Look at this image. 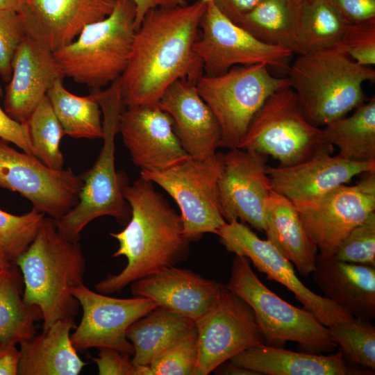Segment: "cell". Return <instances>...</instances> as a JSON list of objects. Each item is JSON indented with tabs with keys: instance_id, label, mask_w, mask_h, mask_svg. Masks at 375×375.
Listing matches in <instances>:
<instances>
[{
	"instance_id": "30",
	"label": "cell",
	"mask_w": 375,
	"mask_h": 375,
	"mask_svg": "<svg viewBox=\"0 0 375 375\" xmlns=\"http://www.w3.org/2000/svg\"><path fill=\"white\" fill-rule=\"evenodd\" d=\"M322 140L339 148V155L356 162L375 160V97L363 102L349 117L321 128Z\"/></svg>"
},
{
	"instance_id": "7",
	"label": "cell",
	"mask_w": 375,
	"mask_h": 375,
	"mask_svg": "<svg viewBox=\"0 0 375 375\" xmlns=\"http://www.w3.org/2000/svg\"><path fill=\"white\" fill-rule=\"evenodd\" d=\"M226 288L252 309L265 344L282 347L297 342L308 353L322 354L338 344L328 327L310 311L295 307L266 287L250 266V260L235 255Z\"/></svg>"
},
{
	"instance_id": "12",
	"label": "cell",
	"mask_w": 375,
	"mask_h": 375,
	"mask_svg": "<svg viewBox=\"0 0 375 375\" xmlns=\"http://www.w3.org/2000/svg\"><path fill=\"white\" fill-rule=\"evenodd\" d=\"M83 186L70 168L54 169L0 138V188L28 199L33 208L59 220L78 203Z\"/></svg>"
},
{
	"instance_id": "21",
	"label": "cell",
	"mask_w": 375,
	"mask_h": 375,
	"mask_svg": "<svg viewBox=\"0 0 375 375\" xmlns=\"http://www.w3.org/2000/svg\"><path fill=\"white\" fill-rule=\"evenodd\" d=\"M115 0H27L18 12L26 33L53 51L72 42L88 25L103 19Z\"/></svg>"
},
{
	"instance_id": "33",
	"label": "cell",
	"mask_w": 375,
	"mask_h": 375,
	"mask_svg": "<svg viewBox=\"0 0 375 375\" xmlns=\"http://www.w3.org/2000/svg\"><path fill=\"white\" fill-rule=\"evenodd\" d=\"M235 23L262 42L298 53L292 0H264Z\"/></svg>"
},
{
	"instance_id": "37",
	"label": "cell",
	"mask_w": 375,
	"mask_h": 375,
	"mask_svg": "<svg viewBox=\"0 0 375 375\" xmlns=\"http://www.w3.org/2000/svg\"><path fill=\"white\" fill-rule=\"evenodd\" d=\"M198 357L196 325L156 354L149 366L153 375H193Z\"/></svg>"
},
{
	"instance_id": "31",
	"label": "cell",
	"mask_w": 375,
	"mask_h": 375,
	"mask_svg": "<svg viewBox=\"0 0 375 375\" xmlns=\"http://www.w3.org/2000/svg\"><path fill=\"white\" fill-rule=\"evenodd\" d=\"M23 278L12 262L0 269V342L17 344L35 335V322L42 319L39 308L22 299Z\"/></svg>"
},
{
	"instance_id": "29",
	"label": "cell",
	"mask_w": 375,
	"mask_h": 375,
	"mask_svg": "<svg viewBox=\"0 0 375 375\" xmlns=\"http://www.w3.org/2000/svg\"><path fill=\"white\" fill-rule=\"evenodd\" d=\"M297 55L339 44L349 24L329 0H292Z\"/></svg>"
},
{
	"instance_id": "47",
	"label": "cell",
	"mask_w": 375,
	"mask_h": 375,
	"mask_svg": "<svg viewBox=\"0 0 375 375\" xmlns=\"http://www.w3.org/2000/svg\"><path fill=\"white\" fill-rule=\"evenodd\" d=\"M213 372L216 374L221 375H260L258 372L237 365L230 360L222 363Z\"/></svg>"
},
{
	"instance_id": "6",
	"label": "cell",
	"mask_w": 375,
	"mask_h": 375,
	"mask_svg": "<svg viewBox=\"0 0 375 375\" xmlns=\"http://www.w3.org/2000/svg\"><path fill=\"white\" fill-rule=\"evenodd\" d=\"M135 6L115 0L112 12L86 26L71 43L53 51L64 76L101 90L119 78L128 62L135 33Z\"/></svg>"
},
{
	"instance_id": "18",
	"label": "cell",
	"mask_w": 375,
	"mask_h": 375,
	"mask_svg": "<svg viewBox=\"0 0 375 375\" xmlns=\"http://www.w3.org/2000/svg\"><path fill=\"white\" fill-rule=\"evenodd\" d=\"M118 133L140 170L163 169L188 155L171 117L157 105L125 108L119 117Z\"/></svg>"
},
{
	"instance_id": "50",
	"label": "cell",
	"mask_w": 375,
	"mask_h": 375,
	"mask_svg": "<svg viewBox=\"0 0 375 375\" xmlns=\"http://www.w3.org/2000/svg\"><path fill=\"white\" fill-rule=\"evenodd\" d=\"M12 262L9 260L5 253L0 249V269L8 267Z\"/></svg>"
},
{
	"instance_id": "5",
	"label": "cell",
	"mask_w": 375,
	"mask_h": 375,
	"mask_svg": "<svg viewBox=\"0 0 375 375\" xmlns=\"http://www.w3.org/2000/svg\"><path fill=\"white\" fill-rule=\"evenodd\" d=\"M103 113V146L92 167L81 175L83 186L78 203L59 220H55L59 233L70 240H79L83 228L96 218L114 217L121 224L131 218V208L124 194L128 183L126 174L115 169V136L118 121L125 108L119 78L105 90L92 92Z\"/></svg>"
},
{
	"instance_id": "27",
	"label": "cell",
	"mask_w": 375,
	"mask_h": 375,
	"mask_svg": "<svg viewBox=\"0 0 375 375\" xmlns=\"http://www.w3.org/2000/svg\"><path fill=\"white\" fill-rule=\"evenodd\" d=\"M264 232L300 274L308 276L313 272L318 249L306 232L294 203L273 190L265 201Z\"/></svg>"
},
{
	"instance_id": "4",
	"label": "cell",
	"mask_w": 375,
	"mask_h": 375,
	"mask_svg": "<svg viewBox=\"0 0 375 375\" xmlns=\"http://www.w3.org/2000/svg\"><path fill=\"white\" fill-rule=\"evenodd\" d=\"M288 72L304 116L317 127L365 102L362 85L375 80L372 67L356 62L339 44L298 55Z\"/></svg>"
},
{
	"instance_id": "36",
	"label": "cell",
	"mask_w": 375,
	"mask_h": 375,
	"mask_svg": "<svg viewBox=\"0 0 375 375\" xmlns=\"http://www.w3.org/2000/svg\"><path fill=\"white\" fill-rule=\"evenodd\" d=\"M45 215L32 208L17 215L0 208V249L14 262L35 238Z\"/></svg>"
},
{
	"instance_id": "11",
	"label": "cell",
	"mask_w": 375,
	"mask_h": 375,
	"mask_svg": "<svg viewBox=\"0 0 375 375\" xmlns=\"http://www.w3.org/2000/svg\"><path fill=\"white\" fill-rule=\"evenodd\" d=\"M193 51L201 60L203 75H221L236 65L265 63L288 69L293 53L261 42L224 15L207 0Z\"/></svg>"
},
{
	"instance_id": "49",
	"label": "cell",
	"mask_w": 375,
	"mask_h": 375,
	"mask_svg": "<svg viewBox=\"0 0 375 375\" xmlns=\"http://www.w3.org/2000/svg\"><path fill=\"white\" fill-rule=\"evenodd\" d=\"M133 375H153L149 365H134Z\"/></svg>"
},
{
	"instance_id": "28",
	"label": "cell",
	"mask_w": 375,
	"mask_h": 375,
	"mask_svg": "<svg viewBox=\"0 0 375 375\" xmlns=\"http://www.w3.org/2000/svg\"><path fill=\"white\" fill-rule=\"evenodd\" d=\"M194 326L191 318L157 306L126 330L134 349L133 364L149 365L156 354Z\"/></svg>"
},
{
	"instance_id": "38",
	"label": "cell",
	"mask_w": 375,
	"mask_h": 375,
	"mask_svg": "<svg viewBox=\"0 0 375 375\" xmlns=\"http://www.w3.org/2000/svg\"><path fill=\"white\" fill-rule=\"evenodd\" d=\"M333 257L342 262L375 267V211L347 234Z\"/></svg>"
},
{
	"instance_id": "35",
	"label": "cell",
	"mask_w": 375,
	"mask_h": 375,
	"mask_svg": "<svg viewBox=\"0 0 375 375\" xmlns=\"http://www.w3.org/2000/svg\"><path fill=\"white\" fill-rule=\"evenodd\" d=\"M328 328L349 363L374 370L375 326L371 320L353 317Z\"/></svg>"
},
{
	"instance_id": "41",
	"label": "cell",
	"mask_w": 375,
	"mask_h": 375,
	"mask_svg": "<svg viewBox=\"0 0 375 375\" xmlns=\"http://www.w3.org/2000/svg\"><path fill=\"white\" fill-rule=\"evenodd\" d=\"M96 363L99 375H133L134 365L130 355L109 347L99 348Z\"/></svg>"
},
{
	"instance_id": "45",
	"label": "cell",
	"mask_w": 375,
	"mask_h": 375,
	"mask_svg": "<svg viewBox=\"0 0 375 375\" xmlns=\"http://www.w3.org/2000/svg\"><path fill=\"white\" fill-rule=\"evenodd\" d=\"M20 358L16 344L0 342V375L18 374Z\"/></svg>"
},
{
	"instance_id": "32",
	"label": "cell",
	"mask_w": 375,
	"mask_h": 375,
	"mask_svg": "<svg viewBox=\"0 0 375 375\" xmlns=\"http://www.w3.org/2000/svg\"><path fill=\"white\" fill-rule=\"evenodd\" d=\"M47 96L65 135L76 139L102 138L101 110L93 93L75 95L65 88L63 79H59Z\"/></svg>"
},
{
	"instance_id": "34",
	"label": "cell",
	"mask_w": 375,
	"mask_h": 375,
	"mask_svg": "<svg viewBox=\"0 0 375 375\" xmlns=\"http://www.w3.org/2000/svg\"><path fill=\"white\" fill-rule=\"evenodd\" d=\"M26 124L35 156L50 168L64 169L60 144L65 133L47 96L38 105Z\"/></svg>"
},
{
	"instance_id": "2",
	"label": "cell",
	"mask_w": 375,
	"mask_h": 375,
	"mask_svg": "<svg viewBox=\"0 0 375 375\" xmlns=\"http://www.w3.org/2000/svg\"><path fill=\"white\" fill-rule=\"evenodd\" d=\"M131 208L126 227L110 235L119 242L113 257L124 256L125 267L108 274L95 285L98 292L110 294L132 283L174 266L187 259L190 241L183 233L182 219L153 183L140 177L123 188Z\"/></svg>"
},
{
	"instance_id": "22",
	"label": "cell",
	"mask_w": 375,
	"mask_h": 375,
	"mask_svg": "<svg viewBox=\"0 0 375 375\" xmlns=\"http://www.w3.org/2000/svg\"><path fill=\"white\" fill-rule=\"evenodd\" d=\"M200 78V77H199ZM185 76L169 85L157 106L171 117L174 131L186 153L195 158L214 155L222 133L210 108L197 92L199 78Z\"/></svg>"
},
{
	"instance_id": "14",
	"label": "cell",
	"mask_w": 375,
	"mask_h": 375,
	"mask_svg": "<svg viewBox=\"0 0 375 375\" xmlns=\"http://www.w3.org/2000/svg\"><path fill=\"white\" fill-rule=\"evenodd\" d=\"M195 325L198 357L193 375H208L244 349L265 344L252 309L222 283L215 302Z\"/></svg>"
},
{
	"instance_id": "42",
	"label": "cell",
	"mask_w": 375,
	"mask_h": 375,
	"mask_svg": "<svg viewBox=\"0 0 375 375\" xmlns=\"http://www.w3.org/2000/svg\"><path fill=\"white\" fill-rule=\"evenodd\" d=\"M0 138L15 144L22 151L35 156L26 124L12 119L1 106Z\"/></svg>"
},
{
	"instance_id": "43",
	"label": "cell",
	"mask_w": 375,
	"mask_h": 375,
	"mask_svg": "<svg viewBox=\"0 0 375 375\" xmlns=\"http://www.w3.org/2000/svg\"><path fill=\"white\" fill-rule=\"evenodd\" d=\"M349 24L375 19V0H329Z\"/></svg>"
},
{
	"instance_id": "48",
	"label": "cell",
	"mask_w": 375,
	"mask_h": 375,
	"mask_svg": "<svg viewBox=\"0 0 375 375\" xmlns=\"http://www.w3.org/2000/svg\"><path fill=\"white\" fill-rule=\"evenodd\" d=\"M23 0H0V8L19 12Z\"/></svg>"
},
{
	"instance_id": "10",
	"label": "cell",
	"mask_w": 375,
	"mask_h": 375,
	"mask_svg": "<svg viewBox=\"0 0 375 375\" xmlns=\"http://www.w3.org/2000/svg\"><path fill=\"white\" fill-rule=\"evenodd\" d=\"M222 158L223 153L217 152L206 158L187 155L163 169L140 170V177L161 187L177 203L190 242L205 233L216 234L226 223L217 192Z\"/></svg>"
},
{
	"instance_id": "9",
	"label": "cell",
	"mask_w": 375,
	"mask_h": 375,
	"mask_svg": "<svg viewBox=\"0 0 375 375\" xmlns=\"http://www.w3.org/2000/svg\"><path fill=\"white\" fill-rule=\"evenodd\" d=\"M237 148L270 156L281 166L296 165L322 151L334 150L322 140L321 128L307 120L290 86L266 99Z\"/></svg>"
},
{
	"instance_id": "51",
	"label": "cell",
	"mask_w": 375,
	"mask_h": 375,
	"mask_svg": "<svg viewBox=\"0 0 375 375\" xmlns=\"http://www.w3.org/2000/svg\"><path fill=\"white\" fill-rule=\"evenodd\" d=\"M3 95V93H2V90H1V88L0 86V97H1Z\"/></svg>"
},
{
	"instance_id": "44",
	"label": "cell",
	"mask_w": 375,
	"mask_h": 375,
	"mask_svg": "<svg viewBox=\"0 0 375 375\" xmlns=\"http://www.w3.org/2000/svg\"><path fill=\"white\" fill-rule=\"evenodd\" d=\"M218 9L233 22L264 0H212Z\"/></svg>"
},
{
	"instance_id": "40",
	"label": "cell",
	"mask_w": 375,
	"mask_h": 375,
	"mask_svg": "<svg viewBox=\"0 0 375 375\" xmlns=\"http://www.w3.org/2000/svg\"><path fill=\"white\" fill-rule=\"evenodd\" d=\"M353 60L365 66L375 64V19L350 24L338 44Z\"/></svg>"
},
{
	"instance_id": "25",
	"label": "cell",
	"mask_w": 375,
	"mask_h": 375,
	"mask_svg": "<svg viewBox=\"0 0 375 375\" xmlns=\"http://www.w3.org/2000/svg\"><path fill=\"white\" fill-rule=\"evenodd\" d=\"M229 360L260 375H362L374 372L356 368L340 351L326 356L293 351L267 344L251 347Z\"/></svg>"
},
{
	"instance_id": "20",
	"label": "cell",
	"mask_w": 375,
	"mask_h": 375,
	"mask_svg": "<svg viewBox=\"0 0 375 375\" xmlns=\"http://www.w3.org/2000/svg\"><path fill=\"white\" fill-rule=\"evenodd\" d=\"M322 151L290 166H267L272 189L292 202L312 199L344 185L354 176L375 172V160L356 162Z\"/></svg>"
},
{
	"instance_id": "13",
	"label": "cell",
	"mask_w": 375,
	"mask_h": 375,
	"mask_svg": "<svg viewBox=\"0 0 375 375\" xmlns=\"http://www.w3.org/2000/svg\"><path fill=\"white\" fill-rule=\"evenodd\" d=\"M364 174L356 185L293 202L320 256H333L347 234L375 211V172Z\"/></svg>"
},
{
	"instance_id": "15",
	"label": "cell",
	"mask_w": 375,
	"mask_h": 375,
	"mask_svg": "<svg viewBox=\"0 0 375 375\" xmlns=\"http://www.w3.org/2000/svg\"><path fill=\"white\" fill-rule=\"evenodd\" d=\"M216 234L225 249L247 257L255 268L292 292L304 308L326 327L354 317L347 309L308 288L298 278L293 264L269 240L260 239L240 222H226Z\"/></svg>"
},
{
	"instance_id": "23",
	"label": "cell",
	"mask_w": 375,
	"mask_h": 375,
	"mask_svg": "<svg viewBox=\"0 0 375 375\" xmlns=\"http://www.w3.org/2000/svg\"><path fill=\"white\" fill-rule=\"evenodd\" d=\"M222 283L191 270L174 266L139 279L131 284L134 297H144L194 322L215 302Z\"/></svg>"
},
{
	"instance_id": "8",
	"label": "cell",
	"mask_w": 375,
	"mask_h": 375,
	"mask_svg": "<svg viewBox=\"0 0 375 375\" xmlns=\"http://www.w3.org/2000/svg\"><path fill=\"white\" fill-rule=\"evenodd\" d=\"M288 86V78L274 76L265 63L236 65L214 76L203 74L196 83L220 126V147L229 149L238 147L266 99Z\"/></svg>"
},
{
	"instance_id": "1",
	"label": "cell",
	"mask_w": 375,
	"mask_h": 375,
	"mask_svg": "<svg viewBox=\"0 0 375 375\" xmlns=\"http://www.w3.org/2000/svg\"><path fill=\"white\" fill-rule=\"evenodd\" d=\"M207 0L149 10L136 29L127 66L119 77L124 108L157 105L176 80L203 74L193 51Z\"/></svg>"
},
{
	"instance_id": "17",
	"label": "cell",
	"mask_w": 375,
	"mask_h": 375,
	"mask_svg": "<svg viewBox=\"0 0 375 375\" xmlns=\"http://www.w3.org/2000/svg\"><path fill=\"white\" fill-rule=\"evenodd\" d=\"M267 158L254 150L240 148L223 153L217 192L226 222L240 221L264 231L265 201L272 190Z\"/></svg>"
},
{
	"instance_id": "52",
	"label": "cell",
	"mask_w": 375,
	"mask_h": 375,
	"mask_svg": "<svg viewBox=\"0 0 375 375\" xmlns=\"http://www.w3.org/2000/svg\"><path fill=\"white\" fill-rule=\"evenodd\" d=\"M23 1H27V0H23Z\"/></svg>"
},
{
	"instance_id": "3",
	"label": "cell",
	"mask_w": 375,
	"mask_h": 375,
	"mask_svg": "<svg viewBox=\"0 0 375 375\" xmlns=\"http://www.w3.org/2000/svg\"><path fill=\"white\" fill-rule=\"evenodd\" d=\"M14 263L23 278V301L41 311L42 331L59 320L75 318L80 305L71 288L83 284L85 272L79 240L62 236L55 219L45 217L33 240Z\"/></svg>"
},
{
	"instance_id": "19",
	"label": "cell",
	"mask_w": 375,
	"mask_h": 375,
	"mask_svg": "<svg viewBox=\"0 0 375 375\" xmlns=\"http://www.w3.org/2000/svg\"><path fill=\"white\" fill-rule=\"evenodd\" d=\"M64 76L53 51L42 40L26 33L12 62V76L6 88L3 107L14 120L24 124Z\"/></svg>"
},
{
	"instance_id": "16",
	"label": "cell",
	"mask_w": 375,
	"mask_h": 375,
	"mask_svg": "<svg viewBox=\"0 0 375 375\" xmlns=\"http://www.w3.org/2000/svg\"><path fill=\"white\" fill-rule=\"evenodd\" d=\"M72 294L83 309V316L71 341L77 351L109 347L133 355L134 349L126 332L136 320L157 305L144 297L119 299L95 292L84 284L72 287Z\"/></svg>"
},
{
	"instance_id": "46",
	"label": "cell",
	"mask_w": 375,
	"mask_h": 375,
	"mask_svg": "<svg viewBox=\"0 0 375 375\" xmlns=\"http://www.w3.org/2000/svg\"><path fill=\"white\" fill-rule=\"evenodd\" d=\"M135 6V26L137 29L146 14L156 8L174 7L187 3L188 0H131Z\"/></svg>"
},
{
	"instance_id": "26",
	"label": "cell",
	"mask_w": 375,
	"mask_h": 375,
	"mask_svg": "<svg viewBox=\"0 0 375 375\" xmlns=\"http://www.w3.org/2000/svg\"><path fill=\"white\" fill-rule=\"evenodd\" d=\"M75 318L51 325L42 334L19 342V375H78L87 365L73 346L70 332Z\"/></svg>"
},
{
	"instance_id": "39",
	"label": "cell",
	"mask_w": 375,
	"mask_h": 375,
	"mask_svg": "<svg viewBox=\"0 0 375 375\" xmlns=\"http://www.w3.org/2000/svg\"><path fill=\"white\" fill-rule=\"evenodd\" d=\"M26 34L19 13L0 8V76L5 82L10 80L12 59Z\"/></svg>"
},
{
	"instance_id": "24",
	"label": "cell",
	"mask_w": 375,
	"mask_h": 375,
	"mask_svg": "<svg viewBox=\"0 0 375 375\" xmlns=\"http://www.w3.org/2000/svg\"><path fill=\"white\" fill-rule=\"evenodd\" d=\"M313 279L324 297L354 317H375V267L353 264L317 253Z\"/></svg>"
}]
</instances>
